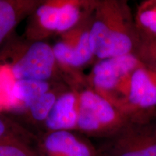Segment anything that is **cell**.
I'll list each match as a JSON object with an SVG mask.
<instances>
[{
	"mask_svg": "<svg viewBox=\"0 0 156 156\" xmlns=\"http://www.w3.org/2000/svg\"><path fill=\"white\" fill-rule=\"evenodd\" d=\"M38 80L70 86L73 75L58 63L52 46L46 41H30L14 35L0 48V103L13 83Z\"/></svg>",
	"mask_w": 156,
	"mask_h": 156,
	"instance_id": "cell-1",
	"label": "cell"
},
{
	"mask_svg": "<svg viewBox=\"0 0 156 156\" xmlns=\"http://www.w3.org/2000/svg\"><path fill=\"white\" fill-rule=\"evenodd\" d=\"M89 38L98 60L136 54L141 42L127 2L97 0L90 17Z\"/></svg>",
	"mask_w": 156,
	"mask_h": 156,
	"instance_id": "cell-2",
	"label": "cell"
},
{
	"mask_svg": "<svg viewBox=\"0 0 156 156\" xmlns=\"http://www.w3.org/2000/svg\"><path fill=\"white\" fill-rule=\"evenodd\" d=\"M97 0H43L28 17L23 38L45 41L62 36L88 18Z\"/></svg>",
	"mask_w": 156,
	"mask_h": 156,
	"instance_id": "cell-3",
	"label": "cell"
},
{
	"mask_svg": "<svg viewBox=\"0 0 156 156\" xmlns=\"http://www.w3.org/2000/svg\"><path fill=\"white\" fill-rule=\"evenodd\" d=\"M77 95L76 132L87 137L103 140L114 135L132 119L113 103L98 94L83 76L71 87Z\"/></svg>",
	"mask_w": 156,
	"mask_h": 156,
	"instance_id": "cell-4",
	"label": "cell"
},
{
	"mask_svg": "<svg viewBox=\"0 0 156 156\" xmlns=\"http://www.w3.org/2000/svg\"><path fill=\"white\" fill-rule=\"evenodd\" d=\"M142 64L134 54L98 60L86 77L87 82L95 92L121 110L129 89L132 73Z\"/></svg>",
	"mask_w": 156,
	"mask_h": 156,
	"instance_id": "cell-5",
	"label": "cell"
},
{
	"mask_svg": "<svg viewBox=\"0 0 156 156\" xmlns=\"http://www.w3.org/2000/svg\"><path fill=\"white\" fill-rule=\"evenodd\" d=\"M97 148L98 156H156V112L132 120Z\"/></svg>",
	"mask_w": 156,
	"mask_h": 156,
	"instance_id": "cell-6",
	"label": "cell"
},
{
	"mask_svg": "<svg viewBox=\"0 0 156 156\" xmlns=\"http://www.w3.org/2000/svg\"><path fill=\"white\" fill-rule=\"evenodd\" d=\"M92 15V14H91ZM90 17L69 32L52 46L58 63L67 73L80 74L81 69L95 59L90 44Z\"/></svg>",
	"mask_w": 156,
	"mask_h": 156,
	"instance_id": "cell-7",
	"label": "cell"
},
{
	"mask_svg": "<svg viewBox=\"0 0 156 156\" xmlns=\"http://www.w3.org/2000/svg\"><path fill=\"white\" fill-rule=\"evenodd\" d=\"M121 110L132 120L156 112V72L142 64L132 73Z\"/></svg>",
	"mask_w": 156,
	"mask_h": 156,
	"instance_id": "cell-8",
	"label": "cell"
},
{
	"mask_svg": "<svg viewBox=\"0 0 156 156\" xmlns=\"http://www.w3.org/2000/svg\"><path fill=\"white\" fill-rule=\"evenodd\" d=\"M36 135L34 147L38 156H98L96 146L76 131L46 132Z\"/></svg>",
	"mask_w": 156,
	"mask_h": 156,
	"instance_id": "cell-9",
	"label": "cell"
},
{
	"mask_svg": "<svg viewBox=\"0 0 156 156\" xmlns=\"http://www.w3.org/2000/svg\"><path fill=\"white\" fill-rule=\"evenodd\" d=\"M77 118V95L75 90L69 87L58 96L39 133L60 130L75 131Z\"/></svg>",
	"mask_w": 156,
	"mask_h": 156,
	"instance_id": "cell-10",
	"label": "cell"
},
{
	"mask_svg": "<svg viewBox=\"0 0 156 156\" xmlns=\"http://www.w3.org/2000/svg\"><path fill=\"white\" fill-rule=\"evenodd\" d=\"M43 0H0V48Z\"/></svg>",
	"mask_w": 156,
	"mask_h": 156,
	"instance_id": "cell-11",
	"label": "cell"
},
{
	"mask_svg": "<svg viewBox=\"0 0 156 156\" xmlns=\"http://www.w3.org/2000/svg\"><path fill=\"white\" fill-rule=\"evenodd\" d=\"M69 87L66 84H58L39 98L28 108L11 117L29 130L30 127L37 129L39 133L58 96Z\"/></svg>",
	"mask_w": 156,
	"mask_h": 156,
	"instance_id": "cell-12",
	"label": "cell"
},
{
	"mask_svg": "<svg viewBox=\"0 0 156 156\" xmlns=\"http://www.w3.org/2000/svg\"><path fill=\"white\" fill-rule=\"evenodd\" d=\"M134 23L141 44L156 39V0L140 4L134 15Z\"/></svg>",
	"mask_w": 156,
	"mask_h": 156,
	"instance_id": "cell-13",
	"label": "cell"
},
{
	"mask_svg": "<svg viewBox=\"0 0 156 156\" xmlns=\"http://www.w3.org/2000/svg\"><path fill=\"white\" fill-rule=\"evenodd\" d=\"M37 135L9 115L0 112V142L20 140L35 145Z\"/></svg>",
	"mask_w": 156,
	"mask_h": 156,
	"instance_id": "cell-14",
	"label": "cell"
},
{
	"mask_svg": "<svg viewBox=\"0 0 156 156\" xmlns=\"http://www.w3.org/2000/svg\"><path fill=\"white\" fill-rule=\"evenodd\" d=\"M0 156H38L34 145L20 140L0 142Z\"/></svg>",
	"mask_w": 156,
	"mask_h": 156,
	"instance_id": "cell-15",
	"label": "cell"
},
{
	"mask_svg": "<svg viewBox=\"0 0 156 156\" xmlns=\"http://www.w3.org/2000/svg\"><path fill=\"white\" fill-rule=\"evenodd\" d=\"M136 55L145 66L156 72V39L140 45Z\"/></svg>",
	"mask_w": 156,
	"mask_h": 156,
	"instance_id": "cell-16",
	"label": "cell"
}]
</instances>
